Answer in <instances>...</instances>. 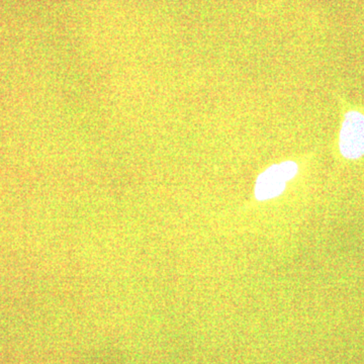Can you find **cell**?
I'll use <instances>...</instances> for the list:
<instances>
[{"label": "cell", "mask_w": 364, "mask_h": 364, "mask_svg": "<svg viewBox=\"0 0 364 364\" xmlns=\"http://www.w3.org/2000/svg\"><path fill=\"white\" fill-rule=\"evenodd\" d=\"M279 1H282V0H277V2H275V4H279Z\"/></svg>", "instance_id": "cell-3"}, {"label": "cell", "mask_w": 364, "mask_h": 364, "mask_svg": "<svg viewBox=\"0 0 364 364\" xmlns=\"http://www.w3.org/2000/svg\"><path fill=\"white\" fill-rule=\"evenodd\" d=\"M342 156L356 160L364 156V114L356 109L345 112L339 133Z\"/></svg>", "instance_id": "cell-1"}, {"label": "cell", "mask_w": 364, "mask_h": 364, "mask_svg": "<svg viewBox=\"0 0 364 364\" xmlns=\"http://www.w3.org/2000/svg\"><path fill=\"white\" fill-rule=\"evenodd\" d=\"M296 172L298 165L293 161L272 165L258 177L255 186L256 198L265 200L279 196L286 188L287 181L294 178Z\"/></svg>", "instance_id": "cell-2"}]
</instances>
